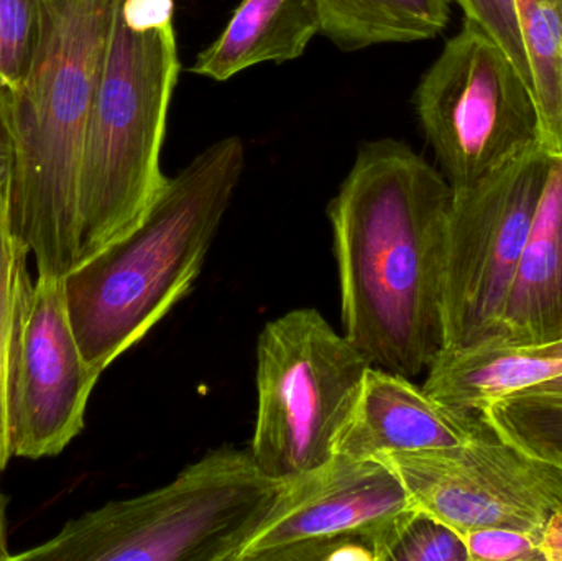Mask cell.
Masks as SVG:
<instances>
[{
    "instance_id": "obj_1",
    "label": "cell",
    "mask_w": 562,
    "mask_h": 561,
    "mask_svg": "<svg viewBox=\"0 0 562 561\" xmlns=\"http://www.w3.org/2000/svg\"><path fill=\"white\" fill-rule=\"evenodd\" d=\"M451 184L395 138L367 142L327 207L344 336L370 364L405 378L445 348Z\"/></svg>"
},
{
    "instance_id": "obj_2",
    "label": "cell",
    "mask_w": 562,
    "mask_h": 561,
    "mask_svg": "<svg viewBox=\"0 0 562 561\" xmlns=\"http://www.w3.org/2000/svg\"><path fill=\"white\" fill-rule=\"evenodd\" d=\"M42 36L20 88L2 96L15 142L13 234L38 276L78 267L82 148L119 0H42Z\"/></svg>"
},
{
    "instance_id": "obj_3",
    "label": "cell",
    "mask_w": 562,
    "mask_h": 561,
    "mask_svg": "<svg viewBox=\"0 0 562 561\" xmlns=\"http://www.w3.org/2000/svg\"><path fill=\"white\" fill-rule=\"evenodd\" d=\"M243 138H221L193 158L144 220L63 279L86 362L99 374L145 338L203 270L243 178Z\"/></svg>"
},
{
    "instance_id": "obj_4",
    "label": "cell",
    "mask_w": 562,
    "mask_h": 561,
    "mask_svg": "<svg viewBox=\"0 0 562 561\" xmlns=\"http://www.w3.org/2000/svg\"><path fill=\"white\" fill-rule=\"evenodd\" d=\"M173 19V0H119L82 148L78 267L131 233L167 183L160 157L181 68Z\"/></svg>"
},
{
    "instance_id": "obj_5",
    "label": "cell",
    "mask_w": 562,
    "mask_h": 561,
    "mask_svg": "<svg viewBox=\"0 0 562 561\" xmlns=\"http://www.w3.org/2000/svg\"><path fill=\"white\" fill-rule=\"evenodd\" d=\"M281 486L249 450L223 447L167 486L69 520L12 561H237Z\"/></svg>"
},
{
    "instance_id": "obj_6",
    "label": "cell",
    "mask_w": 562,
    "mask_h": 561,
    "mask_svg": "<svg viewBox=\"0 0 562 561\" xmlns=\"http://www.w3.org/2000/svg\"><path fill=\"white\" fill-rule=\"evenodd\" d=\"M370 361L314 308L284 313L257 341L250 455L277 481L329 461L352 417Z\"/></svg>"
},
{
    "instance_id": "obj_7",
    "label": "cell",
    "mask_w": 562,
    "mask_h": 561,
    "mask_svg": "<svg viewBox=\"0 0 562 561\" xmlns=\"http://www.w3.org/2000/svg\"><path fill=\"white\" fill-rule=\"evenodd\" d=\"M415 108L452 191L474 187L543 147L533 86L510 56L468 20L423 76Z\"/></svg>"
},
{
    "instance_id": "obj_8",
    "label": "cell",
    "mask_w": 562,
    "mask_h": 561,
    "mask_svg": "<svg viewBox=\"0 0 562 561\" xmlns=\"http://www.w3.org/2000/svg\"><path fill=\"white\" fill-rule=\"evenodd\" d=\"M553 164L554 158L538 147L474 187L454 191L442 351L504 343L505 306Z\"/></svg>"
},
{
    "instance_id": "obj_9",
    "label": "cell",
    "mask_w": 562,
    "mask_h": 561,
    "mask_svg": "<svg viewBox=\"0 0 562 561\" xmlns=\"http://www.w3.org/2000/svg\"><path fill=\"white\" fill-rule=\"evenodd\" d=\"M416 506L458 532L505 527L541 534L562 509V467L488 434L445 450L382 458Z\"/></svg>"
},
{
    "instance_id": "obj_10",
    "label": "cell",
    "mask_w": 562,
    "mask_h": 561,
    "mask_svg": "<svg viewBox=\"0 0 562 561\" xmlns=\"http://www.w3.org/2000/svg\"><path fill=\"white\" fill-rule=\"evenodd\" d=\"M99 378L76 341L63 280L36 277L23 295L10 362L12 457L40 460L61 453L85 428Z\"/></svg>"
},
{
    "instance_id": "obj_11",
    "label": "cell",
    "mask_w": 562,
    "mask_h": 561,
    "mask_svg": "<svg viewBox=\"0 0 562 561\" xmlns=\"http://www.w3.org/2000/svg\"><path fill=\"white\" fill-rule=\"evenodd\" d=\"M413 504L382 460L334 455L321 467L283 481L269 516L237 561H267L277 550L303 540L370 532Z\"/></svg>"
},
{
    "instance_id": "obj_12",
    "label": "cell",
    "mask_w": 562,
    "mask_h": 561,
    "mask_svg": "<svg viewBox=\"0 0 562 561\" xmlns=\"http://www.w3.org/2000/svg\"><path fill=\"white\" fill-rule=\"evenodd\" d=\"M491 430L481 415L448 407L412 379L370 366L336 455L382 460L461 447Z\"/></svg>"
},
{
    "instance_id": "obj_13",
    "label": "cell",
    "mask_w": 562,
    "mask_h": 561,
    "mask_svg": "<svg viewBox=\"0 0 562 561\" xmlns=\"http://www.w3.org/2000/svg\"><path fill=\"white\" fill-rule=\"evenodd\" d=\"M562 343V158H554L504 313L510 348Z\"/></svg>"
},
{
    "instance_id": "obj_14",
    "label": "cell",
    "mask_w": 562,
    "mask_h": 561,
    "mask_svg": "<svg viewBox=\"0 0 562 561\" xmlns=\"http://www.w3.org/2000/svg\"><path fill=\"white\" fill-rule=\"evenodd\" d=\"M314 0H240L221 35L196 56L191 72L227 81L262 65L300 58L319 33Z\"/></svg>"
},
{
    "instance_id": "obj_15",
    "label": "cell",
    "mask_w": 562,
    "mask_h": 561,
    "mask_svg": "<svg viewBox=\"0 0 562 561\" xmlns=\"http://www.w3.org/2000/svg\"><path fill=\"white\" fill-rule=\"evenodd\" d=\"M425 391L448 407L477 414L562 374V356L541 349L477 346L442 351L426 371Z\"/></svg>"
},
{
    "instance_id": "obj_16",
    "label": "cell",
    "mask_w": 562,
    "mask_h": 561,
    "mask_svg": "<svg viewBox=\"0 0 562 561\" xmlns=\"http://www.w3.org/2000/svg\"><path fill=\"white\" fill-rule=\"evenodd\" d=\"M319 33L342 52L435 38L448 26L452 0H314Z\"/></svg>"
},
{
    "instance_id": "obj_17",
    "label": "cell",
    "mask_w": 562,
    "mask_h": 561,
    "mask_svg": "<svg viewBox=\"0 0 562 561\" xmlns=\"http://www.w3.org/2000/svg\"><path fill=\"white\" fill-rule=\"evenodd\" d=\"M517 9L543 147L551 157L562 158V0H517Z\"/></svg>"
},
{
    "instance_id": "obj_18",
    "label": "cell",
    "mask_w": 562,
    "mask_h": 561,
    "mask_svg": "<svg viewBox=\"0 0 562 561\" xmlns=\"http://www.w3.org/2000/svg\"><path fill=\"white\" fill-rule=\"evenodd\" d=\"M29 257V249L20 243L10 227L7 188L0 191V471L5 470L12 458L7 395L20 306L26 287L32 282Z\"/></svg>"
},
{
    "instance_id": "obj_19",
    "label": "cell",
    "mask_w": 562,
    "mask_h": 561,
    "mask_svg": "<svg viewBox=\"0 0 562 561\" xmlns=\"http://www.w3.org/2000/svg\"><path fill=\"white\" fill-rule=\"evenodd\" d=\"M370 537L376 561H469L461 532L416 504L383 520Z\"/></svg>"
},
{
    "instance_id": "obj_20",
    "label": "cell",
    "mask_w": 562,
    "mask_h": 561,
    "mask_svg": "<svg viewBox=\"0 0 562 561\" xmlns=\"http://www.w3.org/2000/svg\"><path fill=\"white\" fill-rule=\"evenodd\" d=\"M481 417L512 444L562 467V402L515 394L494 402Z\"/></svg>"
},
{
    "instance_id": "obj_21",
    "label": "cell",
    "mask_w": 562,
    "mask_h": 561,
    "mask_svg": "<svg viewBox=\"0 0 562 561\" xmlns=\"http://www.w3.org/2000/svg\"><path fill=\"white\" fill-rule=\"evenodd\" d=\"M42 0H0V94L15 92L42 36Z\"/></svg>"
},
{
    "instance_id": "obj_22",
    "label": "cell",
    "mask_w": 562,
    "mask_h": 561,
    "mask_svg": "<svg viewBox=\"0 0 562 561\" xmlns=\"http://www.w3.org/2000/svg\"><path fill=\"white\" fill-rule=\"evenodd\" d=\"M456 2L464 10V20L474 23L485 35L491 36L510 56L525 79L533 86L524 38H521L517 0H456Z\"/></svg>"
},
{
    "instance_id": "obj_23",
    "label": "cell",
    "mask_w": 562,
    "mask_h": 561,
    "mask_svg": "<svg viewBox=\"0 0 562 561\" xmlns=\"http://www.w3.org/2000/svg\"><path fill=\"white\" fill-rule=\"evenodd\" d=\"M469 561H543L540 534L505 527H481L461 532Z\"/></svg>"
},
{
    "instance_id": "obj_24",
    "label": "cell",
    "mask_w": 562,
    "mask_h": 561,
    "mask_svg": "<svg viewBox=\"0 0 562 561\" xmlns=\"http://www.w3.org/2000/svg\"><path fill=\"white\" fill-rule=\"evenodd\" d=\"M370 532L303 540L277 550L267 561H376Z\"/></svg>"
},
{
    "instance_id": "obj_25",
    "label": "cell",
    "mask_w": 562,
    "mask_h": 561,
    "mask_svg": "<svg viewBox=\"0 0 562 561\" xmlns=\"http://www.w3.org/2000/svg\"><path fill=\"white\" fill-rule=\"evenodd\" d=\"M13 167H15V142H13L5 105L0 96V191L10 187Z\"/></svg>"
},
{
    "instance_id": "obj_26",
    "label": "cell",
    "mask_w": 562,
    "mask_h": 561,
    "mask_svg": "<svg viewBox=\"0 0 562 561\" xmlns=\"http://www.w3.org/2000/svg\"><path fill=\"white\" fill-rule=\"evenodd\" d=\"M543 561H562V509L554 510L540 534Z\"/></svg>"
},
{
    "instance_id": "obj_27",
    "label": "cell",
    "mask_w": 562,
    "mask_h": 561,
    "mask_svg": "<svg viewBox=\"0 0 562 561\" xmlns=\"http://www.w3.org/2000/svg\"><path fill=\"white\" fill-rule=\"evenodd\" d=\"M520 394L538 395V397L554 399V401L562 402V374L543 382V384L537 385V388L520 392Z\"/></svg>"
},
{
    "instance_id": "obj_28",
    "label": "cell",
    "mask_w": 562,
    "mask_h": 561,
    "mask_svg": "<svg viewBox=\"0 0 562 561\" xmlns=\"http://www.w3.org/2000/svg\"><path fill=\"white\" fill-rule=\"evenodd\" d=\"M5 526V501L0 491V561H12V553L9 552V542H7Z\"/></svg>"
},
{
    "instance_id": "obj_29",
    "label": "cell",
    "mask_w": 562,
    "mask_h": 561,
    "mask_svg": "<svg viewBox=\"0 0 562 561\" xmlns=\"http://www.w3.org/2000/svg\"><path fill=\"white\" fill-rule=\"evenodd\" d=\"M541 351L550 352V355L562 356V343L560 345L550 346V348H538Z\"/></svg>"
}]
</instances>
